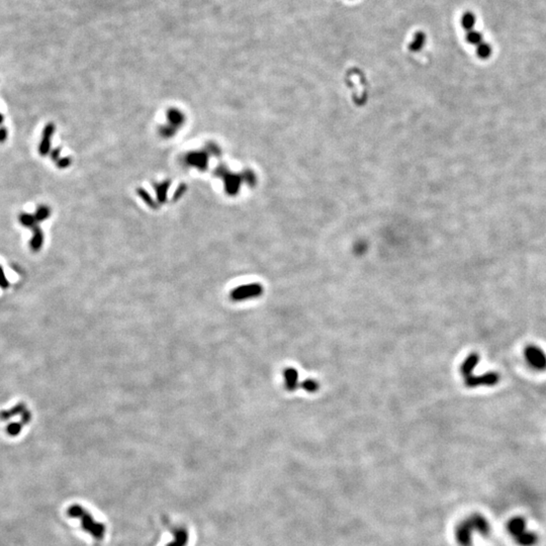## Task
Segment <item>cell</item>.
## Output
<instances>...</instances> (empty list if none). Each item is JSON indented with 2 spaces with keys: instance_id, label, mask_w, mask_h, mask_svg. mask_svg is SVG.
I'll use <instances>...</instances> for the list:
<instances>
[{
  "instance_id": "cell-1",
  "label": "cell",
  "mask_w": 546,
  "mask_h": 546,
  "mask_svg": "<svg viewBox=\"0 0 546 546\" xmlns=\"http://www.w3.org/2000/svg\"><path fill=\"white\" fill-rule=\"evenodd\" d=\"M68 516L71 518H78L81 520V526L84 531L89 533L97 540H101L106 533V526L101 523H97L92 516L83 510L79 505H72L68 511Z\"/></svg>"
},
{
  "instance_id": "cell-2",
  "label": "cell",
  "mask_w": 546,
  "mask_h": 546,
  "mask_svg": "<svg viewBox=\"0 0 546 546\" xmlns=\"http://www.w3.org/2000/svg\"><path fill=\"white\" fill-rule=\"evenodd\" d=\"M507 528L513 539L519 545L534 546L538 542L536 533L527 530L526 520L523 517L518 516L512 518L509 521Z\"/></svg>"
},
{
  "instance_id": "cell-3",
  "label": "cell",
  "mask_w": 546,
  "mask_h": 546,
  "mask_svg": "<svg viewBox=\"0 0 546 546\" xmlns=\"http://www.w3.org/2000/svg\"><path fill=\"white\" fill-rule=\"evenodd\" d=\"M491 529V526L488 520L482 515H473L467 519L460 527L459 538L461 539L464 545H469L471 540V533L480 532L482 534H488Z\"/></svg>"
},
{
  "instance_id": "cell-4",
  "label": "cell",
  "mask_w": 546,
  "mask_h": 546,
  "mask_svg": "<svg viewBox=\"0 0 546 546\" xmlns=\"http://www.w3.org/2000/svg\"><path fill=\"white\" fill-rule=\"evenodd\" d=\"M264 291V288L259 283H251L238 286L230 292V298L233 301H242L250 298L259 297Z\"/></svg>"
},
{
  "instance_id": "cell-5",
  "label": "cell",
  "mask_w": 546,
  "mask_h": 546,
  "mask_svg": "<svg viewBox=\"0 0 546 546\" xmlns=\"http://www.w3.org/2000/svg\"><path fill=\"white\" fill-rule=\"evenodd\" d=\"M525 356L528 363L535 369L542 370L546 368L545 353L538 347L530 346L525 351Z\"/></svg>"
},
{
  "instance_id": "cell-6",
  "label": "cell",
  "mask_w": 546,
  "mask_h": 546,
  "mask_svg": "<svg viewBox=\"0 0 546 546\" xmlns=\"http://www.w3.org/2000/svg\"><path fill=\"white\" fill-rule=\"evenodd\" d=\"M284 386L288 392H293L298 387V372L292 367H288L283 372Z\"/></svg>"
},
{
  "instance_id": "cell-7",
  "label": "cell",
  "mask_w": 546,
  "mask_h": 546,
  "mask_svg": "<svg viewBox=\"0 0 546 546\" xmlns=\"http://www.w3.org/2000/svg\"><path fill=\"white\" fill-rule=\"evenodd\" d=\"M54 127L53 125H48L44 130V135L40 145V153L41 155H46L50 150V138L53 135Z\"/></svg>"
},
{
  "instance_id": "cell-8",
  "label": "cell",
  "mask_w": 546,
  "mask_h": 546,
  "mask_svg": "<svg viewBox=\"0 0 546 546\" xmlns=\"http://www.w3.org/2000/svg\"><path fill=\"white\" fill-rule=\"evenodd\" d=\"M43 243H44V235H43V232L41 231V229L36 226L35 228H32V238L30 240V248L32 251L37 252L39 251L42 246H43Z\"/></svg>"
},
{
  "instance_id": "cell-9",
  "label": "cell",
  "mask_w": 546,
  "mask_h": 546,
  "mask_svg": "<svg viewBox=\"0 0 546 546\" xmlns=\"http://www.w3.org/2000/svg\"><path fill=\"white\" fill-rule=\"evenodd\" d=\"M174 540L167 546H185L188 541V534L184 529H177L174 532Z\"/></svg>"
},
{
  "instance_id": "cell-10",
  "label": "cell",
  "mask_w": 546,
  "mask_h": 546,
  "mask_svg": "<svg viewBox=\"0 0 546 546\" xmlns=\"http://www.w3.org/2000/svg\"><path fill=\"white\" fill-rule=\"evenodd\" d=\"M476 22V17L472 12H465L461 17V25L463 29L470 31L473 30V27Z\"/></svg>"
},
{
  "instance_id": "cell-11",
  "label": "cell",
  "mask_w": 546,
  "mask_h": 546,
  "mask_svg": "<svg viewBox=\"0 0 546 546\" xmlns=\"http://www.w3.org/2000/svg\"><path fill=\"white\" fill-rule=\"evenodd\" d=\"M426 43V35L423 31H418L414 36L413 42L410 44V49L412 51H419L423 48Z\"/></svg>"
},
{
  "instance_id": "cell-12",
  "label": "cell",
  "mask_w": 546,
  "mask_h": 546,
  "mask_svg": "<svg viewBox=\"0 0 546 546\" xmlns=\"http://www.w3.org/2000/svg\"><path fill=\"white\" fill-rule=\"evenodd\" d=\"M18 221L20 223V225H22L23 227L25 228H35L37 226V220L35 218V216L32 215H29V214H20L19 217H18Z\"/></svg>"
},
{
  "instance_id": "cell-13",
  "label": "cell",
  "mask_w": 546,
  "mask_h": 546,
  "mask_svg": "<svg viewBox=\"0 0 546 546\" xmlns=\"http://www.w3.org/2000/svg\"><path fill=\"white\" fill-rule=\"evenodd\" d=\"M492 47L487 43H482L476 47V54L481 59H488L492 55Z\"/></svg>"
},
{
  "instance_id": "cell-14",
  "label": "cell",
  "mask_w": 546,
  "mask_h": 546,
  "mask_svg": "<svg viewBox=\"0 0 546 546\" xmlns=\"http://www.w3.org/2000/svg\"><path fill=\"white\" fill-rule=\"evenodd\" d=\"M466 41L471 44V45H474V46H479L481 45L482 43H484L483 41V35L480 33L479 31L476 30H470V31H467V35H466Z\"/></svg>"
},
{
  "instance_id": "cell-15",
  "label": "cell",
  "mask_w": 546,
  "mask_h": 546,
  "mask_svg": "<svg viewBox=\"0 0 546 546\" xmlns=\"http://www.w3.org/2000/svg\"><path fill=\"white\" fill-rule=\"evenodd\" d=\"M24 412H25V408L23 407V405H17L16 407H14L13 409H11L10 411L1 412L0 413V419L1 420H7V419H9L10 417H12L14 415H17V414L22 415Z\"/></svg>"
},
{
  "instance_id": "cell-16",
  "label": "cell",
  "mask_w": 546,
  "mask_h": 546,
  "mask_svg": "<svg viewBox=\"0 0 546 546\" xmlns=\"http://www.w3.org/2000/svg\"><path fill=\"white\" fill-rule=\"evenodd\" d=\"M300 387L309 393H315L319 390V384L314 380H305L300 384Z\"/></svg>"
},
{
  "instance_id": "cell-17",
  "label": "cell",
  "mask_w": 546,
  "mask_h": 546,
  "mask_svg": "<svg viewBox=\"0 0 546 546\" xmlns=\"http://www.w3.org/2000/svg\"><path fill=\"white\" fill-rule=\"evenodd\" d=\"M22 426L23 424L20 422V423H12V424H9L7 426V433L8 435L10 436H17L21 430H22Z\"/></svg>"
},
{
  "instance_id": "cell-18",
  "label": "cell",
  "mask_w": 546,
  "mask_h": 546,
  "mask_svg": "<svg viewBox=\"0 0 546 546\" xmlns=\"http://www.w3.org/2000/svg\"><path fill=\"white\" fill-rule=\"evenodd\" d=\"M50 215V212H49V209L46 208V207H41L37 210L36 214H35V218L37 220V222H42L44 220H46Z\"/></svg>"
},
{
  "instance_id": "cell-19",
  "label": "cell",
  "mask_w": 546,
  "mask_h": 546,
  "mask_svg": "<svg viewBox=\"0 0 546 546\" xmlns=\"http://www.w3.org/2000/svg\"><path fill=\"white\" fill-rule=\"evenodd\" d=\"M8 285H9V283H8L6 277H5V274H4L2 267L0 266V287L1 288H7Z\"/></svg>"
},
{
  "instance_id": "cell-20",
  "label": "cell",
  "mask_w": 546,
  "mask_h": 546,
  "mask_svg": "<svg viewBox=\"0 0 546 546\" xmlns=\"http://www.w3.org/2000/svg\"><path fill=\"white\" fill-rule=\"evenodd\" d=\"M7 138V131L5 128L0 129V143H3Z\"/></svg>"
},
{
  "instance_id": "cell-21",
  "label": "cell",
  "mask_w": 546,
  "mask_h": 546,
  "mask_svg": "<svg viewBox=\"0 0 546 546\" xmlns=\"http://www.w3.org/2000/svg\"><path fill=\"white\" fill-rule=\"evenodd\" d=\"M3 120H4V118H3V116L0 114V125L3 123Z\"/></svg>"
}]
</instances>
